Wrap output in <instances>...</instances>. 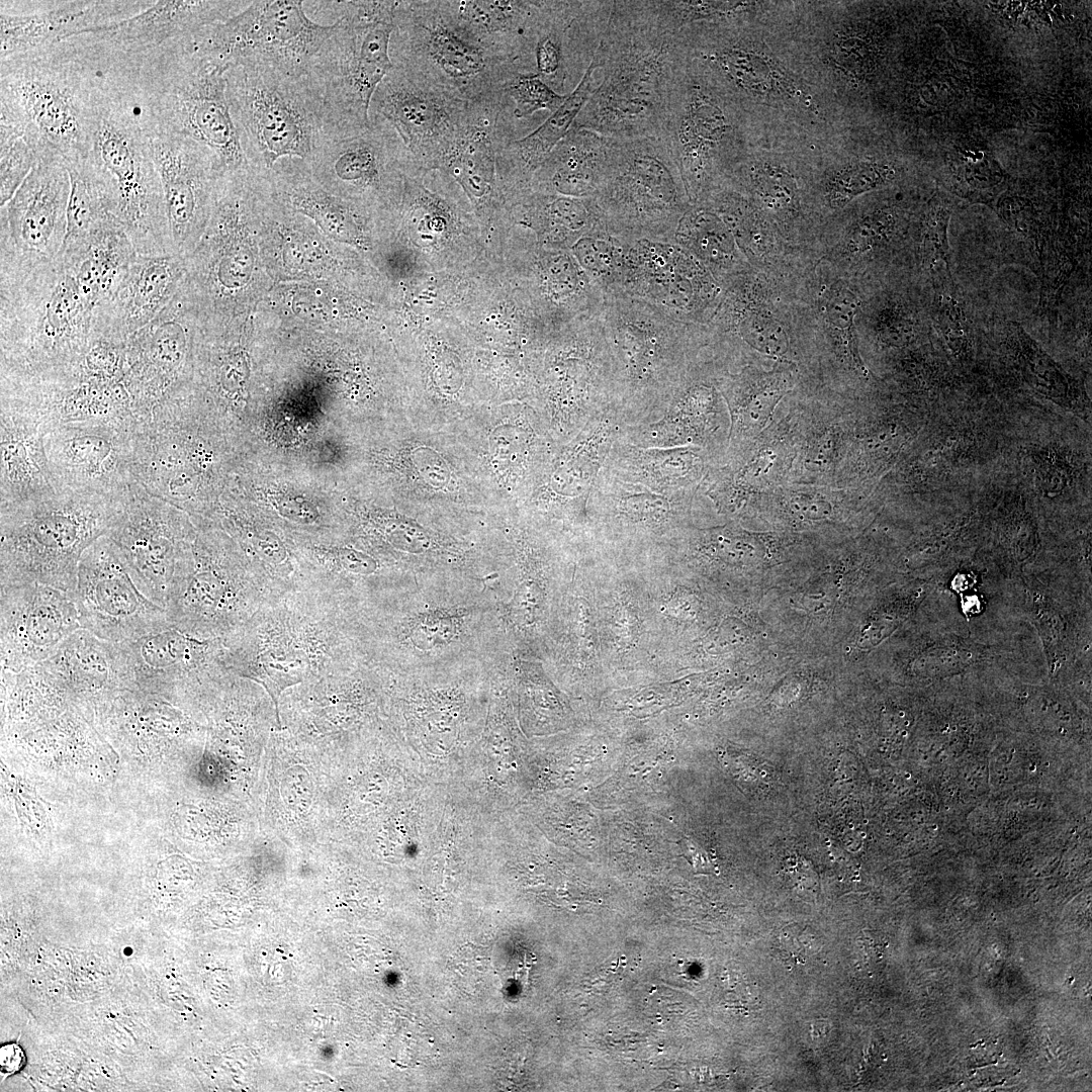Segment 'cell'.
I'll return each mask as SVG.
<instances>
[{"label": "cell", "instance_id": "6da1fadb", "mask_svg": "<svg viewBox=\"0 0 1092 1092\" xmlns=\"http://www.w3.org/2000/svg\"><path fill=\"white\" fill-rule=\"evenodd\" d=\"M791 1L679 30L687 57L750 119L763 139L816 144L851 127L806 64L793 36Z\"/></svg>", "mask_w": 1092, "mask_h": 1092}, {"label": "cell", "instance_id": "7a4b0ae2", "mask_svg": "<svg viewBox=\"0 0 1092 1092\" xmlns=\"http://www.w3.org/2000/svg\"><path fill=\"white\" fill-rule=\"evenodd\" d=\"M106 63L149 139H191L209 147L224 170L250 166L226 98V72L188 34L139 55L107 54Z\"/></svg>", "mask_w": 1092, "mask_h": 1092}, {"label": "cell", "instance_id": "3957f363", "mask_svg": "<svg viewBox=\"0 0 1092 1092\" xmlns=\"http://www.w3.org/2000/svg\"><path fill=\"white\" fill-rule=\"evenodd\" d=\"M357 641L352 609L321 593L296 589L270 597L223 643L230 669L267 692L282 730L281 695L356 665Z\"/></svg>", "mask_w": 1092, "mask_h": 1092}, {"label": "cell", "instance_id": "277c9868", "mask_svg": "<svg viewBox=\"0 0 1092 1092\" xmlns=\"http://www.w3.org/2000/svg\"><path fill=\"white\" fill-rule=\"evenodd\" d=\"M595 55L603 79L573 126L618 140L660 136L668 95L687 59L679 31L652 1H613Z\"/></svg>", "mask_w": 1092, "mask_h": 1092}, {"label": "cell", "instance_id": "5b68a950", "mask_svg": "<svg viewBox=\"0 0 1092 1092\" xmlns=\"http://www.w3.org/2000/svg\"><path fill=\"white\" fill-rule=\"evenodd\" d=\"M0 374L67 370L102 338L104 304L62 254L52 262L0 273Z\"/></svg>", "mask_w": 1092, "mask_h": 1092}, {"label": "cell", "instance_id": "8992f818", "mask_svg": "<svg viewBox=\"0 0 1092 1092\" xmlns=\"http://www.w3.org/2000/svg\"><path fill=\"white\" fill-rule=\"evenodd\" d=\"M226 417L197 384L187 383L136 420L131 473L150 493L209 519L218 505L229 460Z\"/></svg>", "mask_w": 1092, "mask_h": 1092}, {"label": "cell", "instance_id": "52a82bcc", "mask_svg": "<svg viewBox=\"0 0 1092 1092\" xmlns=\"http://www.w3.org/2000/svg\"><path fill=\"white\" fill-rule=\"evenodd\" d=\"M123 500L62 489L0 508V585L41 583L73 597L85 549L107 535Z\"/></svg>", "mask_w": 1092, "mask_h": 1092}, {"label": "cell", "instance_id": "ba28073f", "mask_svg": "<svg viewBox=\"0 0 1092 1092\" xmlns=\"http://www.w3.org/2000/svg\"><path fill=\"white\" fill-rule=\"evenodd\" d=\"M613 363L614 406L626 426L657 420L693 363L695 323L626 294L599 314Z\"/></svg>", "mask_w": 1092, "mask_h": 1092}, {"label": "cell", "instance_id": "9c48e42d", "mask_svg": "<svg viewBox=\"0 0 1092 1092\" xmlns=\"http://www.w3.org/2000/svg\"><path fill=\"white\" fill-rule=\"evenodd\" d=\"M337 15L335 29L305 75L318 97L326 135L370 125L373 94L393 67L389 55L397 1H321Z\"/></svg>", "mask_w": 1092, "mask_h": 1092}, {"label": "cell", "instance_id": "30bf717a", "mask_svg": "<svg viewBox=\"0 0 1092 1092\" xmlns=\"http://www.w3.org/2000/svg\"><path fill=\"white\" fill-rule=\"evenodd\" d=\"M99 92L95 73L67 40L0 62V101L21 113L66 163L90 155Z\"/></svg>", "mask_w": 1092, "mask_h": 1092}, {"label": "cell", "instance_id": "8fae6325", "mask_svg": "<svg viewBox=\"0 0 1092 1092\" xmlns=\"http://www.w3.org/2000/svg\"><path fill=\"white\" fill-rule=\"evenodd\" d=\"M660 138L674 158L692 205L722 189L747 151L763 139L688 57L670 89Z\"/></svg>", "mask_w": 1092, "mask_h": 1092}, {"label": "cell", "instance_id": "7c38bea8", "mask_svg": "<svg viewBox=\"0 0 1092 1092\" xmlns=\"http://www.w3.org/2000/svg\"><path fill=\"white\" fill-rule=\"evenodd\" d=\"M389 55L393 66L468 102L505 93L520 73L513 60L461 28L444 0L397 1Z\"/></svg>", "mask_w": 1092, "mask_h": 1092}, {"label": "cell", "instance_id": "4fadbf2b", "mask_svg": "<svg viewBox=\"0 0 1092 1092\" xmlns=\"http://www.w3.org/2000/svg\"><path fill=\"white\" fill-rule=\"evenodd\" d=\"M192 521L196 538L176 568L165 609L181 631L224 641L274 595L226 532Z\"/></svg>", "mask_w": 1092, "mask_h": 1092}, {"label": "cell", "instance_id": "5bb4252c", "mask_svg": "<svg viewBox=\"0 0 1092 1092\" xmlns=\"http://www.w3.org/2000/svg\"><path fill=\"white\" fill-rule=\"evenodd\" d=\"M226 98L249 165L269 172L282 159L308 165L326 132L322 103L305 76L248 64L225 73Z\"/></svg>", "mask_w": 1092, "mask_h": 1092}, {"label": "cell", "instance_id": "9a60e30c", "mask_svg": "<svg viewBox=\"0 0 1092 1092\" xmlns=\"http://www.w3.org/2000/svg\"><path fill=\"white\" fill-rule=\"evenodd\" d=\"M99 89L98 121L88 159L111 189L116 218L136 254L177 253L150 140L123 94L105 83Z\"/></svg>", "mask_w": 1092, "mask_h": 1092}, {"label": "cell", "instance_id": "2e32d148", "mask_svg": "<svg viewBox=\"0 0 1092 1092\" xmlns=\"http://www.w3.org/2000/svg\"><path fill=\"white\" fill-rule=\"evenodd\" d=\"M608 232L626 242H672L692 206L674 158L660 136L613 140L593 196Z\"/></svg>", "mask_w": 1092, "mask_h": 1092}, {"label": "cell", "instance_id": "e0dca14e", "mask_svg": "<svg viewBox=\"0 0 1092 1092\" xmlns=\"http://www.w3.org/2000/svg\"><path fill=\"white\" fill-rule=\"evenodd\" d=\"M303 1H251L241 12L188 34L194 48L225 72L258 64L305 76L309 64L335 29L304 11Z\"/></svg>", "mask_w": 1092, "mask_h": 1092}, {"label": "cell", "instance_id": "ac0fdd59", "mask_svg": "<svg viewBox=\"0 0 1092 1092\" xmlns=\"http://www.w3.org/2000/svg\"><path fill=\"white\" fill-rule=\"evenodd\" d=\"M73 600L81 628L113 643L172 626L166 609L143 590L123 553L107 535L83 552Z\"/></svg>", "mask_w": 1092, "mask_h": 1092}, {"label": "cell", "instance_id": "d6986e66", "mask_svg": "<svg viewBox=\"0 0 1092 1092\" xmlns=\"http://www.w3.org/2000/svg\"><path fill=\"white\" fill-rule=\"evenodd\" d=\"M70 190L66 161L49 149L0 207V271L31 268L59 256Z\"/></svg>", "mask_w": 1092, "mask_h": 1092}, {"label": "cell", "instance_id": "ffe728a7", "mask_svg": "<svg viewBox=\"0 0 1092 1092\" xmlns=\"http://www.w3.org/2000/svg\"><path fill=\"white\" fill-rule=\"evenodd\" d=\"M196 534L187 512L136 483L107 536L123 553L143 590L165 608L176 568Z\"/></svg>", "mask_w": 1092, "mask_h": 1092}, {"label": "cell", "instance_id": "44dd1931", "mask_svg": "<svg viewBox=\"0 0 1092 1092\" xmlns=\"http://www.w3.org/2000/svg\"><path fill=\"white\" fill-rule=\"evenodd\" d=\"M136 419L66 423L44 435L57 490L89 491L123 500L139 483L131 473V438Z\"/></svg>", "mask_w": 1092, "mask_h": 1092}, {"label": "cell", "instance_id": "7402d4cb", "mask_svg": "<svg viewBox=\"0 0 1092 1092\" xmlns=\"http://www.w3.org/2000/svg\"><path fill=\"white\" fill-rule=\"evenodd\" d=\"M198 306L184 282L168 306L124 343V384L136 420L147 418L194 370L193 337Z\"/></svg>", "mask_w": 1092, "mask_h": 1092}, {"label": "cell", "instance_id": "603a6c76", "mask_svg": "<svg viewBox=\"0 0 1092 1092\" xmlns=\"http://www.w3.org/2000/svg\"><path fill=\"white\" fill-rule=\"evenodd\" d=\"M451 96L393 66L377 86L370 112L397 132L418 168L442 170L471 113Z\"/></svg>", "mask_w": 1092, "mask_h": 1092}, {"label": "cell", "instance_id": "cb8c5ba5", "mask_svg": "<svg viewBox=\"0 0 1092 1092\" xmlns=\"http://www.w3.org/2000/svg\"><path fill=\"white\" fill-rule=\"evenodd\" d=\"M357 133L326 135L307 167L325 189L349 199L386 197L417 166L394 128L370 113Z\"/></svg>", "mask_w": 1092, "mask_h": 1092}, {"label": "cell", "instance_id": "d4e9b609", "mask_svg": "<svg viewBox=\"0 0 1092 1092\" xmlns=\"http://www.w3.org/2000/svg\"><path fill=\"white\" fill-rule=\"evenodd\" d=\"M133 686L168 697L215 696L234 674L222 640L171 626L120 642Z\"/></svg>", "mask_w": 1092, "mask_h": 1092}, {"label": "cell", "instance_id": "484cf974", "mask_svg": "<svg viewBox=\"0 0 1092 1092\" xmlns=\"http://www.w3.org/2000/svg\"><path fill=\"white\" fill-rule=\"evenodd\" d=\"M551 368V425L563 439L575 437L614 405V374L599 315L573 322Z\"/></svg>", "mask_w": 1092, "mask_h": 1092}, {"label": "cell", "instance_id": "4316f807", "mask_svg": "<svg viewBox=\"0 0 1092 1092\" xmlns=\"http://www.w3.org/2000/svg\"><path fill=\"white\" fill-rule=\"evenodd\" d=\"M0 589L1 670L36 666L81 628L73 597L66 592L41 583Z\"/></svg>", "mask_w": 1092, "mask_h": 1092}, {"label": "cell", "instance_id": "83f0119b", "mask_svg": "<svg viewBox=\"0 0 1092 1092\" xmlns=\"http://www.w3.org/2000/svg\"><path fill=\"white\" fill-rule=\"evenodd\" d=\"M719 293L720 286L706 267L673 242L628 243L622 294L697 324Z\"/></svg>", "mask_w": 1092, "mask_h": 1092}, {"label": "cell", "instance_id": "f1b7e54d", "mask_svg": "<svg viewBox=\"0 0 1092 1092\" xmlns=\"http://www.w3.org/2000/svg\"><path fill=\"white\" fill-rule=\"evenodd\" d=\"M149 140L174 246L185 258L205 231L215 184L224 169L209 147L194 140L180 136Z\"/></svg>", "mask_w": 1092, "mask_h": 1092}, {"label": "cell", "instance_id": "f546056e", "mask_svg": "<svg viewBox=\"0 0 1092 1092\" xmlns=\"http://www.w3.org/2000/svg\"><path fill=\"white\" fill-rule=\"evenodd\" d=\"M154 3L153 0H1L0 60L120 22Z\"/></svg>", "mask_w": 1092, "mask_h": 1092}, {"label": "cell", "instance_id": "4dcf8cb0", "mask_svg": "<svg viewBox=\"0 0 1092 1092\" xmlns=\"http://www.w3.org/2000/svg\"><path fill=\"white\" fill-rule=\"evenodd\" d=\"M728 418L717 377L708 379L692 363L661 416L626 426L618 440L643 448L694 446L725 455Z\"/></svg>", "mask_w": 1092, "mask_h": 1092}, {"label": "cell", "instance_id": "1f68e13d", "mask_svg": "<svg viewBox=\"0 0 1092 1092\" xmlns=\"http://www.w3.org/2000/svg\"><path fill=\"white\" fill-rule=\"evenodd\" d=\"M908 165L900 155L862 146L851 126L813 146V173L824 206L841 210L857 197L901 181Z\"/></svg>", "mask_w": 1092, "mask_h": 1092}, {"label": "cell", "instance_id": "d6a6232c", "mask_svg": "<svg viewBox=\"0 0 1092 1092\" xmlns=\"http://www.w3.org/2000/svg\"><path fill=\"white\" fill-rule=\"evenodd\" d=\"M251 1H155L120 22L77 34L83 41L108 53L132 56L229 19Z\"/></svg>", "mask_w": 1092, "mask_h": 1092}, {"label": "cell", "instance_id": "836d02e7", "mask_svg": "<svg viewBox=\"0 0 1092 1092\" xmlns=\"http://www.w3.org/2000/svg\"><path fill=\"white\" fill-rule=\"evenodd\" d=\"M46 433L36 413L0 395V508L57 491L44 448Z\"/></svg>", "mask_w": 1092, "mask_h": 1092}, {"label": "cell", "instance_id": "e575fe53", "mask_svg": "<svg viewBox=\"0 0 1092 1092\" xmlns=\"http://www.w3.org/2000/svg\"><path fill=\"white\" fill-rule=\"evenodd\" d=\"M612 4L613 1H541L532 67L558 94L568 95V80L574 74V67L580 64V43L589 47V29L607 24L608 20L603 19L609 18Z\"/></svg>", "mask_w": 1092, "mask_h": 1092}, {"label": "cell", "instance_id": "d590c367", "mask_svg": "<svg viewBox=\"0 0 1092 1092\" xmlns=\"http://www.w3.org/2000/svg\"><path fill=\"white\" fill-rule=\"evenodd\" d=\"M185 276V259L177 253L136 254L104 308L103 338L125 342L168 306Z\"/></svg>", "mask_w": 1092, "mask_h": 1092}, {"label": "cell", "instance_id": "8d00e7d4", "mask_svg": "<svg viewBox=\"0 0 1092 1092\" xmlns=\"http://www.w3.org/2000/svg\"><path fill=\"white\" fill-rule=\"evenodd\" d=\"M696 494L664 495L601 470L586 519L616 534L655 536L687 518Z\"/></svg>", "mask_w": 1092, "mask_h": 1092}, {"label": "cell", "instance_id": "74e56055", "mask_svg": "<svg viewBox=\"0 0 1092 1092\" xmlns=\"http://www.w3.org/2000/svg\"><path fill=\"white\" fill-rule=\"evenodd\" d=\"M724 455L701 447L643 448L617 440L604 469L664 495L696 494Z\"/></svg>", "mask_w": 1092, "mask_h": 1092}, {"label": "cell", "instance_id": "f35d334b", "mask_svg": "<svg viewBox=\"0 0 1092 1092\" xmlns=\"http://www.w3.org/2000/svg\"><path fill=\"white\" fill-rule=\"evenodd\" d=\"M67 694L98 698L135 689L119 643L80 628L47 660L37 664Z\"/></svg>", "mask_w": 1092, "mask_h": 1092}, {"label": "cell", "instance_id": "ab89813d", "mask_svg": "<svg viewBox=\"0 0 1092 1092\" xmlns=\"http://www.w3.org/2000/svg\"><path fill=\"white\" fill-rule=\"evenodd\" d=\"M467 33L513 60L520 73H533L532 52L541 1L444 0Z\"/></svg>", "mask_w": 1092, "mask_h": 1092}, {"label": "cell", "instance_id": "60d3db41", "mask_svg": "<svg viewBox=\"0 0 1092 1092\" xmlns=\"http://www.w3.org/2000/svg\"><path fill=\"white\" fill-rule=\"evenodd\" d=\"M612 138L571 126L533 173L532 191L570 197H593L610 160Z\"/></svg>", "mask_w": 1092, "mask_h": 1092}, {"label": "cell", "instance_id": "b9f144b4", "mask_svg": "<svg viewBox=\"0 0 1092 1092\" xmlns=\"http://www.w3.org/2000/svg\"><path fill=\"white\" fill-rule=\"evenodd\" d=\"M601 67L600 59L594 55L581 79L561 106L531 133L513 140L499 149L497 170L505 183L520 189L528 188L535 170L565 136L597 89L595 72Z\"/></svg>", "mask_w": 1092, "mask_h": 1092}, {"label": "cell", "instance_id": "7bdbcfd3", "mask_svg": "<svg viewBox=\"0 0 1092 1092\" xmlns=\"http://www.w3.org/2000/svg\"><path fill=\"white\" fill-rule=\"evenodd\" d=\"M717 385L729 416L726 453H733L760 435L789 391L791 376L786 371L759 372L746 367L735 374L719 375Z\"/></svg>", "mask_w": 1092, "mask_h": 1092}, {"label": "cell", "instance_id": "ee69618b", "mask_svg": "<svg viewBox=\"0 0 1092 1092\" xmlns=\"http://www.w3.org/2000/svg\"><path fill=\"white\" fill-rule=\"evenodd\" d=\"M66 164L71 190L63 248H70L84 244L105 228L119 221L115 215L111 189L89 159Z\"/></svg>", "mask_w": 1092, "mask_h": 1092}, {"label": "cell", "instance_id": "f6af8a7d", "mask_svg": "<svg viewBox=\"0 0 1092 1092\" xmlns=\"http://www.w3.org/2000/svg\"><path fill=\"white\" fill-rule=\"evenodd\" d=\"M735 241L723 219L705 203L688 209L672 239L700 261L717 282L727 281L740 267Z\"/></svg>", "mask_w": 1092, "mask_h": 1092}, {"label": "cell", "instance_id": "bcb514c9", "mask_svg": "<svg viewBox=\"0 0 1092 1092\" xmlns=\"http://www.w3.org/2000/svg\"><path fill=\"white\" fill-rule=\"evenodd\" d=\"M522 194L528 222L551 239L569 242L571 247L583 236L606 228L593 197H570L532 191Z\"/></svg>", "mask_w": 1092, "mask_h": 1092}, {"label": "cell", "instance_id": "7dc6e473", "mask_svg": "<svg viewBox=\"0 0 1092 1092\" xmlns=\"http://www.w3.org/2000/svg\"><path fill=\"white\" fill-rule=\"evenodd\" d=\"M49 149L21 113L0 101V206L10 200Z\"/></svg>", "mask_w": 1092, "mask_h": 1092}, {"label": "cell", "instance_id": "c3c4849f", "mask_svg": "<svg viewBox=\"0 0 1092 1092\" xmlns=\"http://www.w3.org/2000/svg\"><path fill=\"white\" fill-rule=\"evenodd\" d=\"M628 243L602 228L581 237L572 246V254L605 297L622 294Z\"/></svg>", "mask_w": 1092, "mask_h": 1092}, {"label": "cell", "instance_id": "681fc988", "mask_svg": "<svg viewBox=\"0 0 1092 1092\" xmlns=\"http://www.w3.org/2000/svg\"><path fill=\"white\" fill-rule=\"evenodd\" d=\"M951 204L932 200L923 215L919 235V259L932 288L953 282L950 268L948 226Z\"/></svg>", "mask_w": 1092, "mask_h": 1092}, {"label": "cell", "instance_id": "f907efd6", "mask_svg": "<svg viewBox=\"0 0 1092 1092\" xmlns=\"http://www.w3.org/2000/svg\"><path fill=\"white\" fill-rule=\"evenodd\" d=\"M776 1H652L661 20L675 31L697 23L717 21L770 9Z\"/></svg>", "mask_w": 1092, "mask_h": 1092}, {"label": "cell", "instance_id": "816d5d0a", "mask_svg": "<svg viewBox=\"0 0 1092 1092\" xmlns=\"http://www.w3.org/2000/svg\"><path fill=\"white\" fill-rule=\"evenodd\" d=\"M859 306L860 301L852 291L836 285L827 294L823 313L837 355L846 365L864 375L867 370L858 353L854 328Z\"/></svg>", "mask_w": 1092, "mask_h": 1092}, {"label": "cell", "instance_id": "f5cc1de1", "mask_svg": "<svg viewBox=\"0 0 1092 1092\" xmlns=\"http://www.w3.org/2000/svg\"><path fill=\"white\" fill-rule=\"evenodd\" d=\"M766 499L775 502L785 515L801 522L827 521L844 500L839 492L809 486L779 487Z\"/></svg>", "mask_w": 1092, "mask_h": 1092}, {"label": "cell", "instance_id": "db71d44e", "mask_svg": "<svg viewBox=\"0 0 1092 1092\" xmlns=\"http://www.w3.org/2000/svg\"><path fill=\"white\" fill-rule=\"evenodd\" d=\"M932 321L936 331L953 350L968 348L974 330L967 304L954 281L932 288Z\"/></svg>", "mask_w": 1092, "mask_h": 1092}, {"label": "cell", "instance_id": "11a10c76", "mask_svg": "<svg viewBox=\"0 0 1092 1092\" xmlns=\"http://www.w3.org/2000/svg\"><path fill=\"white\" fill-rule=\"evenodd\" d=\"M505 93L514 105V116L525 118L539 110L554 112L569 95H560L551 89L537 74H517L505 87Z\"/></svg>", "mask_w": 1092, "mask_h": 1092}, {"label": "cell", "instance_id": "9f6ffc18", "mask_svg": "<svg viewBox=\"0 0 1092 1092\" xmlns=\"http://www.w3.org/2000/svg\"><path fill=\"white\" fill-rule=\"evenodd\" d=\"M842 447L843 435L839 429L831 426L817 432L808 441L804 464L809 471H826L835 464Z\"/></svg>", "mask_w": 1092, "mask_h": 1092}, {"label": "cell", "instance_id": "6f0895ef", "mask_svg": "<svg viewBox=\"0 0 1092 1092\" xmlns=\"http://www.w3.org/2000/svg\"><path fill=\"white\" fill-rule=\"evenodd\" d=\"M455 632L453 620L449 617H427L417 624L408 634L411 642L419 647L430 649L451 640Z\"/></svg>", "mask_w": 1092, "mask_h": 1092}, {"label": "cell", "instance_id": "680465c9", "mask_svg": "<svg viewBox=\"0 0 1092 1092\" xmlns=\"http://www.w3.org/2000/svg\"><path fill=\"white\" fill-rule=\"evenodd\" d=\"M0 1055L2 1073L11 1074L22 1068L24 1057L22 1050L17 1044L2 1045Z\"/></svg>", "mask_w": 1092, "mask_h": 1092}]
</instances>
